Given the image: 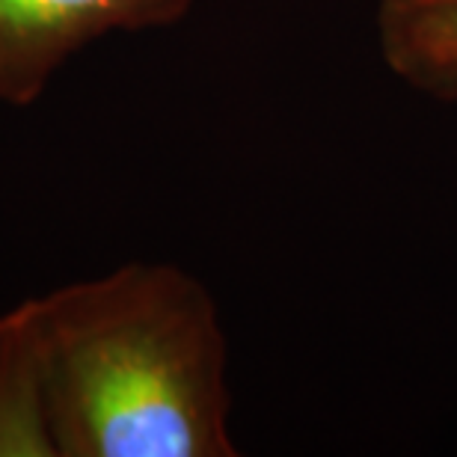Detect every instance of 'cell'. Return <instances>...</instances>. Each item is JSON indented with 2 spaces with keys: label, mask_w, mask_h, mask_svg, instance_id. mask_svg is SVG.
Segmentation results:
<instances>
[{
  "label": "cell",
  "mask_w": 457,
  "mask_h": 457,
  "mask_svg": "<svg viewBox=\"0 0 457 457\" xmlns=\"http://www.w3.org/2000/svg\"><path fill=\"white\" fill-rule=\"evenodd\" d=\"M54 457H235L228 342L194 273L128 262L18 303Z\"/></svg>",
  "instance_id": "obj_1"
},
{
  "label": "cell",
  "mask_w": 457,
  "mask_h": 457,
  "mask_svg": "<svg viewBox=\"0 0 457 457\" xmlns=\"http://www.w3.org/2000/svg\"><path fill=\"white\" fill-rule=\"evenodd\" d=\"M190 6L194 0H0V107L36 104L87 45L172 27Z\"/></svg>",
  "instance_id": "obj_2"
},
{
  "label": "cell",
  "mask_w": 457,
  "mask_h": 457,
  "mask_svg": "<svg viewBox=\"0 0 457 457\" xmlns=\"http://www.w3.org/2000/svg\"><path fill=\"white\" fill-rule=\"evenodd\" d=\"M378 45L389 71L425 96L457 98V0H380Z\"/></svg>",
  "instance_id": "obj_3"
},
{
  "label": "cell",
  "mask_w": 457,
  "mask_h": 457,
  "mask_svg": "<svg viewBox=\"0 0 457 457\" xmlns=\"http://www.w3.org/2000/svg\"><path fill=\"white\" fill-rule=\"evenodd\" d=\"M0 457H54L39 369L18 303L0 315Z\"/></svg>",
  "instance_id": "obj_4"
}]
</instances>
